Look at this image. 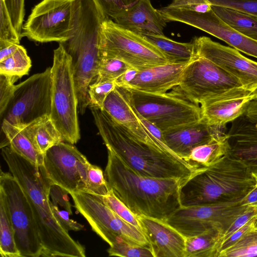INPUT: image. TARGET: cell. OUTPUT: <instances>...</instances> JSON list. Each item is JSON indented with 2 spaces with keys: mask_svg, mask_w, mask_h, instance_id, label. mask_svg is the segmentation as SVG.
<instances>
[{
  "mask_svg": "<svg viewBox=\"0 0 257 257\" xmlns=\"http://www.w3.org/2000/svg\"><path fill=\"white\" fill-rule=\"evenodd\" d=\"M2 155L31 205L43 248L42 256L85 257L84 247L74 240L54 217L50 206L51 183L43 165L38 166L15 152L9 146Z\"/></svg>",
  "mask_w": 257,
  "mask_h": 257,
  "instance_id": "6da1fadb",
  "label": "cell"
},
{
  "mask_svg": "<svg viewBox=\"0 0 257 257\" xmlns=\"http://www.w3.org/2000/svg\"><path fill=\"white\" fill-rule=\"evenodd\" d=\"M107 150L127 166L148 177L175 178L183 184L199 168L189 165L167 147L145 142L100 109H91Z\"/></svg>",
  "mask_w": 257,
  "mask_h": 257,
  "instance_id": "7a4b0ae2",
  "label": "cell"
},
{
  "mask_svg": "<svg viewBox=\"0 0 257 257\" xmlns=\"http://www.w3.org/2000/svg\"><path fill=\"white\" fill-rule=\"evenodd\" d=\"M107 153L104 176L109 187L136 215L164 220L181 207L179 180L142 175Z\"/></svg>",
  "mask_w": 257,
  "mask_h": 257,
  "instance_id": "3957f363",
  "label": "cell"
},
{
  "mask_svg": "<svg viewBox=\"0 0 257 257\" xmlns=\"http://www.w3.org/2000/svg\"><path fill=\"white\" fill-rule=\"evenodd\" d=\"M254 175L229 154L193 173L181 186L182 207L240 200L256 184Z\"/></svg>",
  "mask_w": 257,
  "mask_h": 257,
  "instance_id": "277c9868",
  "label": "cell"
},
{
  "mask_svg": "<svg viewBox=\"0 0 257 257\" xmlns=\"http://www.w3.org/2000/svg\"><path fill=\"white\" fill-rule=\"evenodd\" d=\"M78 109L71 58L59 43L54 50L51 67L50 117L64 142L73 145L80 139Z\"/></svg>",
  "mask_w": 257,
  "mask_h": 257,
  "instance_id": "5b68a950",
  "label": "cell"
},
{
  "mask_svg": "<svg viewBox=\"0 0 257 257\" xmlns=\"http://www.w3.org/2000/svg\"><path fill=\"white\" fill-rule=\"evenodd\" d=\"M122 87L136 111L162 133L197 122L202 118L200 105L174 90L153 93Z\"/></svg>",
  "mask_w": 257,
  "mask_h": 257,
  "instance_id": "8992f818",
  "label": "cell"
},
{
  "mask_svg": "<svg viewBox=\"0 0 257 257\" xmlns=\"http://www.w3.org/2000/svg\"><path fill=\"white\" fill-rule=\"evenodd\" d=\"M100 58L120 60L139 70L169 63L163 53L141 34L123 28L110 19L101 25Z\"/></svg>",
  "mask_w": 257,
  "mask_h": 257,
  "instance_id": "52a82bcc",
  "label": "cell"
},
{
  "mask_svg": "<svg viewBox=\"0 0 257 257\" xmlns=\"http://www.w3.org/2000/svg\"><path fill=\"white\" fill-rule=\"evenodd\" d=\"M77 211L109 246L121 240L150 247L142 231L119 217L103 201L102 197L84 191L69 193Z\"/></svg>",
  "mask_w": 257,
  "mask_h": 257,
  "instance_id": "ba28073f",
  "label": "cell"
},
{
  "mask_svg": "<svg viewBox=\"0 0 257 257\" xmlns=\"http://www.w3.org/2000/svg\"><path fill=\"white\" fill-rule=\"evenodd\" d=\"M0 191L7 203L21 257L42 256L43 248L27 196L12 174L2 170Z\"/></svg>",
  "mask_w": 257,
  "mask_h": 257,
  "instance_id": "9c48e42d",
  "label": "cell"
},
{
  "mask_svg": "<svg viewBox=\"0 0 257 257\" xmlns=\"http://www.w3.org/2000/svg\"><path fill=\"white\" fill-rule=\"evenodd\" d=\"M240 200L181 206L164 221L185 237L196 235L211 228L218 229L222 236L248 208L242 205Z\"/></svg>",
  "mask_w": 257,
  "mask_h": 257,
  "instance_id": "30bf717a",
  "label": "cell"
},
{
  "mask_svg": "<svg viewBox=\"0 0 257 257\" xmlns=\"http://www.w3.org/2000/svg\"><path fill=\"white\" fill-rule=\"evenodd\" d=\"M51 110V67L35 74L16 86L3 120L17 126L27 124Z\"/></svg>",
  "mask_w": 257,
  "mask_h": 257,
  "instance_id": "8fae6325",
  "label": "cell"
},
{
  "mask_svg": "<svg viewBox=\"0 0 257 257\" xmlns=\"http://www.w3.org/2000/svg\"><path fill=\"white\" fill-rule=\"evenodd\" d=\"M74 0H42L23 25L21 37L39 42H64L69 38Z\"/></svg>",
  "mask_w": 257,
  "mask_h": 257,
  "instance_id": "7c38bea8",
  "label": "cell"
},
{
  "mask_svg": "<svg viewBox=\"0 0 257 257\" xmlns=\"http://www.w3.org/2000/svg\"><path fill=\"white\" fill-rule=\"evenodd\" d=\"M239 86L242 85L238 79L208 60L197 56L187 65L179 84L173 89L200 105L217 94Z\"/></svg>",
  "mask_w": 257,
  "mask_h": 257,
  "instance_id": "4fadbf2b",
  "label": "cell"
},
{
  "mask_svg": "<svg viewBox=\"0 0 257 257\" xmlns=\"http://www.w3.org/2000/svg\"><path fill=\"white\" fill-rule=\"evenodd\" d=\"M89 163L73 144L63 142L46 152L43 166L51 184L60 186L69 194L85 191Z\"/></svg>",
  "mask_w": 257,
  "mask_h": 257,
  "instance_id": "5bb4252c",
  "label": "cell"
},
{
  "mask_svg": "<svg viewBox=\"0 0 257 257\" xmlns=\"http://www.w3.org/2000/svg\"><path fill=\"white\" fill-rule=\"evenodd\" d=\"M167 22H178L200 29L238 51L257 58V41L242 35L223 22L212 11L199 13L177 9L160 10Z\"/></svg>",
  "mask_w": 257,
  "mask_h": 257,
  "instance_id": "9a60e30c",
  "label": "cell"
},
{
  "mask_svg": "<svg viewBox=\"0 0 257 257\" xmlns=\"http://www.w3.org/2000/svg\"><path fill=\"white\" fill-rule=\"evenodd\" d=\"M196 56L211 61L238 79L250 91L257 87V62L246 58L237 50L202 36L195 38Z\"/></svg>",
  "mask_w": 257,
  "mask_h": 257,
  "instance_id": "2e32d148",
  "label": "cell"
},
{
  "mask_svg": "<svg viewBox=\"0 0 257 257\" xmlns=\"http://www.w3.org/2000/svg\"><path fill=\"white\" fill-rule=\"evenodd\" d=\"M227 135L229 154L257 175V100L251 101L243 113L232 122Z\"/></svg>",
  "mask_w": 257,
  "mask_h": 257,
  "instance_id": "e0dca14e",
  "label": "cell"
},
{
  "mask_svg": "<svg viewBox=\"0 0 257 257\" xmlns=\"http://www.w3.org/2000/svg\"><path fill=\"white\" fill-rule=\"evenodd\" d=\"M254 96L243 86L217 94L200 104L202 118L211 125L225 126L246 110Z\"/></svg>",
  "mask_w": 257,
  "mask_h": 257,
  "instance_id": "ac0fdd59",
  "label": "cell"
},
{
  "mask_svg": "<svg viewBox=\"0 0 257 257\" xmlns=\"http://www.w3.org/2000/svg\"><path fill=\"white\" fill-rule=\"evenodd\" d=\"M154 257H184L185 237L164 220L137 215Z\"/></svg>",
  "mask_w": 257,
  "mask_h": 257,
  "instance_id": "d6986e66",
  "label": "cell"
},
{
  "mask_svg": "<svg viewBox=\"0 0 257 257\" xmlns=\"http://www.w3.org/2000/svg\"><path fill=\"white\" fill-rule=\"evenodd\" d=\"M225 132V126L211 125L202 118L197 122L164 132L163 137L164 144L185 161L194 148Z\"/></svg>",
  "mask_w": 257,
  "mask_h": 257,
  "instance_id": "ffe728a7",
  "label": "cell"
},
{
  "mask_svg": "<svg viewBox=\"0 0 257 257\" xmlns=\"http://www.w3.org/2000/svg\"><path fill=\"white\" fill-rule=\"evenodd\" d=\"M101 110L138 138L150 143L166 146L143 124L122 86L116 85L115 88L107 95Z\"/></svg>",
  "mask_w": 257,
  "mask_h": 257,
  "instance_id": "44dd1931",
  "label": "cell"
},
{
  "mask_svg": "<svg viewBox=\"0 0 257 257\" xmlns=\"http://www.w3.org/2000/svg\"><path fill=\"white\" fill-rule=\"evenodd\" d=\"M123 28L139 34L164 35L168 22L151 0H136L120 11L112 19Z\"/></svg>",
  "mask_w": 257,
  "mask_h": 257,
  "instance_id": "7402d4cb",
  "label": "cell"
},
{
  "mask_svg": "<svg viewBox=\"0 0 257 257\" xmlns=\"http://www.w3.org/2000/svg\"><path fill=\"white\" fill-rule=\"evenodd\" d=\"M189 63H169L139 70L135 77L123 86L149 93L167 92L179 84Z\"/></svg>",
  "mask_w": 257,
  "mask_h": 257,
  "instance_id": "603a6c76",
  "label": "cell"
},
{
  "mask_svg": "<svg viewBox=\"0 0 257 257\" xmlns=\"http://www.w3.org/2000/svg\"><path fill=\"white\" fill-rule=\"evenodd\" d=\"M18 127L43 155L52 146L64 142L50 115L43 116L27 124Z\"/></svg>",
  "mask_w": 257,
  "mask_h": 257,
  "instance_id": "cb8c5ba5",
  "label": "cell"
},
{
  "mask_svg": "<svg viewBox=\"0 0 257 257\" xmlns=\"http://www.w3.org/2000/svg\"><path fill=\"white\" fill-rule=\"evenodd\" d=\"M229 152L228 137L225 132L194 148L185 161L197 168L208 167L229 154Z\"/></svg>",
  "mask_w": 257,
  "mask_h": 257,
  "instance_id": "d4e9b609",
  "label": "cell"
},
{
  "mask_svg": "<svg viewBox=\"0 0 257 257\" xmlns=\"http://www.w3.org/2000/svg\"><path fill=\"white\" fill-rule=\"evenodd\" d=\"M2 131L6 140L1 143V149L9 146L18 154L33 164L43 165L44 155L37 149L20 127L3 120Z\"/></svg>",
  "mask_w": 257,
  "mask_h": 257,
  "instance_id": "484cf974",
  "label": "cell"
},
{
  "mask_svg": "<svg viewBox=\"0 0 257 257\" xmlns=\"http://www.w3.org/2000/svg\"><path fill=\"white\" fill-rule=\"evenodd\" d=\"M157 47L171 63H188L197 57L192 42L181 43L172 40L164 35L141 34Z\"/></svg>",
  "mask_w": 257,
  "mask_h": 257,
  "instance_id": "4316f807",
  "label": "cell"
},
{
  "mask_svg": "<svg viewBox=\"0 0 257 257\" xmlns=\"http://www.w3.org/2000/svg\"><path fill=\"white\" fill-rule=\"evenodd\" d=\"M221 232L211 228L196 235L185 237L184 257H217Z\"/></svg>",
  "mask_w": 257,
  "mask_h": 257,
  "instance_id": "83f0119b",
  "label": "cell"
},
{
  "mask_svg": "<svg viewBox=\"0 0 257 257\" xmlns=\"http://www.w3.org/2000/svg\"><path fill=\"white\" fill-rule=\"evenodd\" d=\"M68 194V192L60 186L51 184L49 195L52 211L57 221L66 231L81 230L84 226L70 218L73 213Z\"/></svg>",
  "mask_w": 257,
  "mask_h": 257,
  "instance_id": "f1b7e54d",
  "label": "cell"
},
{
  "mask_svg": "<svg viewBox=\"0 0 257 257\" xmlns=\"http://www.w3.org/2000/svg\"><path fill=\"white\" fill-rule=\"evenodd\" d=\"M211 9L230 27L257 41V17L234 9L218 5H211Z\"/></svg>",
  "mask_w": 257,
  "mask_h": 257,
  "instance_id": "f546056e",
  "label": "cell"
},
{
  "mask_svg": "<svg viewBox=\"0 0 257 257\" xmlns=\"http://www.w3.org/2000/svg\"><path fill=\"white\" fill-rule=\"evenodd\" d=\"M0 253L2 257H21L4 196L0 191Z\"/></svg>",
  "mask_w": 257,
  "mask_h": 257,
  "instance_id": "4dcf8cb0",
  "label": "cell"
},
{
  "mask_svg": "<svg viewBox=\"0 0 257 257\" xmlns=\"http://www.w3.org/2000/svg\"><path fill=\"white\" fill-rule=\"evenodd\" d=\"M32 63L26 49L20 45L10 56L0 62V74L18 80L29 73Z\"/></svg>",
  "mask_w": 257,
  "mask_h": 257,
  "instance_id": "1f68e13d",
  "label": "cell"
},
{
  "mask_svg": "<svg viewBox=\"0 0 257 257\" xmlns=\"http://www.w3.org/2000/svg\"><path fill=\"white\" fill-rule=\"evenodd\" d=\"M257 256V221L233 245L220 252L218 257Z\"/></svg>",
  "mask_w": 257,
  "mask_h": 257,
  "instance_id": "d6a6232c",
  "label": "cell"
},
{
  "mask_svg": "<svg viewBox=\"0 0 257 257\" xmlns=\"http://www.w3.org/2000/svg\"><path fill=\"white\" fill-rule=\"evenodd\" d=\"M131 66L115 58H100L97 76L94 81H115Z\"/></svg>",
  "mask_w": 257,
  "mask_h": 257,
  "instance_id": "836d02e7",
  "label": "cell"
},
{
  "mask_svg": "<svg viewBox=\"0 0 257 257\" xmlns=\"http://www.w3.org/2000/svg\"><path fill=\"white\" fill-rule=\"evenodd\" d=\"M110 189L102 169L97 166L89 163L84 192L103 197L108 194Z\"/></svg>",
  "mask_w": 257,
  "mask_h": 257,
  "instance_id": "e575fe53",
  "label": "cell"
},
{
  "mask_svg": "<svg viewBox=\"0 0 257 257\" xmlns=\"http://www.w3.org/2000/svg\"><path fill=\"white\" fill-rule=\"evenodd\" d=\"M109 256L120 257H154L149 247L121 240L113 243L107 249Z\"/></svg>",
  "mask_w": 257,
  "mask_h": 257,
  "instance_id": "d590c367",
  "label": "cell"
},
{
  "mask_svg": "<svg viewBox=\"0 0 257 257\" xmlns=\"http://www.w3.org/2000/svg\"><path fill=\"white\" fill-rule=\"evenodd\" d=\"M102 199L104 203L119 217L142 231L138 216L116 197L111 189L107 195L102 197Z\"/></svg>",
  "mask_w": 257,
  "mask_h": 257,
  "instance_id": "8d00e7d4",
  "label": "cell"
},
{
  "mask_svg": "<svg viewBox=\"0 0 257 257\" xmlns=\"http://www.w3.org/2000/svg\"><path fill=\"white\" fill-rule=\"evenodd\" d=\"M116 86L115 81L95 82L90 84L88 89L89 104L91 109H101L109 93Z\"/></svg>",
  "mask_w": 257,
  "mask_h": 257,
  "instance_id": "74e56055",
  "label": "cell"
},
{
  "mask_svg": "<svg viewBox=\"0 0 257 257\" xmlns=\"http://www.w3.org/2000/svg\"><path fill=\"white\" fill-rule=\"evenodd\" d=\"M21 37L16 31L4 0H0V39L20 44Z\"/></svg>",
  "mask_w": 257,
  "mask_h": 257,
  "instance_id": "f35d334b",
  "label": "cell"
},
{
  "mask_svg": "<svg viewBox=\"0 0 257 257\" xmlns=\"http://www.w3.org/2000/svg\"><path fill=\"white\" fill-rule=\"evenodd\" d=\"M16 79L0 74V115L2 118L8 105L12 99L17 85Z\"/></svg>",
  "mask_w": 257,
  "mask_h": 257,
  "instance_id": "ab89813d",
  "label": "cell"
},
{
  "mask_svg": "<svg viewBox=\"0 0 257 257\" xmlns=\"http://www.w3.org/2000/svg\"><path fill=\"white\" fill-rule=\"evenodd\" d=\"M11 16L13 25L21 37L25 15V0H4Z\"/></svg>",
  "mask_w": 257,
  "mask_h": 257,
  "instance_id": "60d3db41",
  "label": "cell"
},
{
  "mask_svg": "<svg viewBox=\"0 0 257 257\" xmlns=\"http://www.w3.org/2000/svg\"><path fill=\"white\" fill-rule=\"evenodd\" d=\"M167 9H177L199 13H204L211 9L209 0H172Z\"/></svg>",
  "mask_w": 257,
  "mask_h": 257,
  "instance_id": "b9f144b4",
  "label": "cell"
},
{
  "mask_svg": "<svg viewBox=\"0 0 257 257\" xmlns=\"http://www.w3.org/2000/svg\"><path fill=\"white\" fill-rule=\"evenodd\" d=\"M211 5L234 9L257 17V0H209Z\"/></svg>",
  "mask_w": 257,
  "mask_h": 257,
  "instance_id": "7bdbcfd3",
  "label": "cell"
},
{
  "mask_svg": "<svg viewBox=\"0 0 257 257\" xmlns=\"http://www.w3.org/2000/svg\"><path fill=\"white\" fill-rule=\"evenodd\" d=\"M98 10L108 19H112L126 6L122 0H92Z\"/></svg>",
  "mask_w": 257,
  "mask_h": 257,
  "instance_id": "ee69618b",
  "label": "cell"
},
{
  "mask_svg": "<svg viewBox=\"0 0 257 257\" xmlns=\"http://www.w3.org/2000/svg\"><path fill=\"white\" fill-rule=\"evenodd\" d=\"M257 216V209L248 207L242 213L239 215L222 235L220 243L233 233L242 227L249 220Z\"/></svg>",
  "mask_w": 257,
  "mask_h": 257,
  "instance_id": "f6af8a7d",
  "label": "cell"
},
{
  "mask_svg": "<svg viewBox=\"0 0 257 257\" xmlns=\"http://www.w3.org/2000/svg\"><path fill=\"white\" fill-rule=\"evenodd\" d=\"M257 221V216L249 220L242 227L222 240L219 246L217 257L220 252L236 243L240 237Z\"/></svg>",
  "mask_w": 257,
  "mask_h": 257,
  "instance_id": "bcb514c9",
  "label": "cell"
},
{
  "mask_svg": "<svg viewBox=\"0 0 257 257\" xmlns=\"http://www.w3.org/2000/svg\"><path fill=\"white\" fill-rule=\"evenodd\" d=\"M240 202L244 206L257 209V181L256 184L240 199Z\"/></svg>",
  "mask_w": 257,
  "mask_h": 257,
  "instance_id": "7dc6e473",
  "label": "cell"
},
{
  "mask_svg": "<svg viewBox=\"0 0 257 257\" xmlns=\"http://www.w3.org/2000/svg\"><path fill=\"white\" fill-rule=\"evenodd\" d=\"M20 45L0 39V62L12 55Z\"/></svg>",
  "mask_w": 257,
  "mask_h": 257,
  "instance_id": "c3c4849f",
  "label": "cell"
},
{
  "mask_svg": "<svg viewBox=\"0 0 257 257\" xmlns=\"http://www.w3.org/2000/svg\"><path fill=\"white\" fill-rule=\"evenodd\" d=\"M138 71L137 69L131 67L115 81L116 85L122 86L126 85L135 77Z\"/></svg>",
  "mask_w": 257,
  "mask_h": 257,
  "instance_id": "681fc988",
  "label": "cell"
},
{
  "mask_svg": "<svg viewBox=\"0 0 257 257\" xmlns=\"http://www.w3.org/2000/svg\"><path fill=\"white\" fill-rule=\"evenodd\" d=\"M251 92L254 96V100H257V87L252 90Z\"/></svg>",
  "mask_w": 257,
  "mask_h": 257,
  "instance_id": "f907efd6",
  "label": "cell"
},
{
  "mask_svg": "<svg viewBox=\"0 0 257 257\" xmlns=\"http://www.w3.org/2000/svg\"><path fill=\"white\" fill-rule=\"evenodd\" d=\"M126 6H129L134 3L136 0H122Z\"/></svg>",
  "mask_w": 257,
  "mask_h": 257,
  "instance_id": "816d5d0a",
  "label": "cell"
},
{
  "mask_svg": "<svg viewBox=\"0 0 257 257\" xmlns=\"http://www.w3.org/2000/svg\"><path fill=\"white\" fill-rule=\"evenodd\" d=\"M253 175H254V174H253ZM254 177H255V179H256V181H257V175H254Z\"/></svg>",
  "mask_w": 257,
  "mask_h": 257,
  "instance_id": "f5cc1de1",
  "label": "cell"
}]
</instances>
